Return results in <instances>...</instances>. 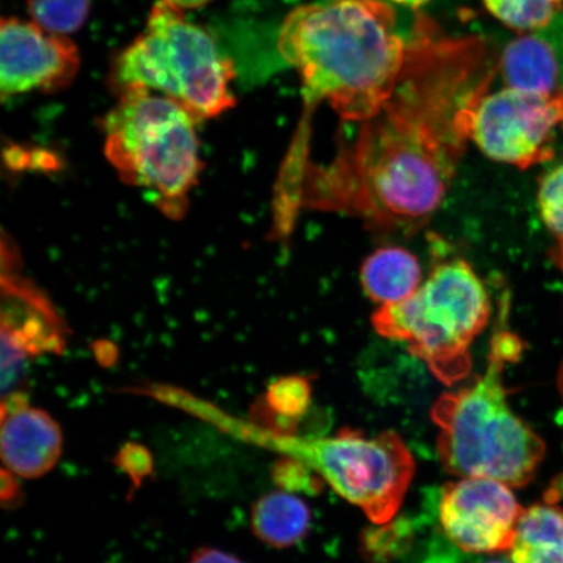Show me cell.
I'll list each match as a JSON object with an SVG mask.
<instances>
[{"label": "cell", "instance_id": "7a4b0ae2", "mask_svg": "<svg viewBox=\"0 0 563 563\" xmlns=\"http://www.w3.org/2000/svg\"><path fill=\"white\" fill-rule=\"evenodd\" d=\"M509 297L499 301L487 367L475 382L443 394L432 408L440 428L439 454L454 476L492 478L525 487L543 461V440L514 413L505 385L506 365L517 363L525 344L508 327Z\"/></svg>", "mask_w": 563, "mask_h": 563}, {"label": "cell", "instance_id": "277c9868", "mask_svg": "<svg viewBox=\"0 0 563 563\" xmlns=\"http://www.w3.org/2000/svg\"><path fill=\"white\" fill-rule=\"evenodd\" d=\"M196 119L179 103L145 89L124 90L104 117V154L131 186L156 196L178 217L201 172Z\"/></svg>", "mask_w": 563, "mask_h": 563}, {"label": "cell", "instance_id": "484cf974", "mask_svg": "<svg viewBox=\"0 0 563 563\" xmlns=\"http://www.w3.org/2000/svg\"><path fill=\"white\" fill-rule=\"evenodd\" d=\"M391 2L408 7V9L419 10L420 7L426 5L429 0H391Z\"/></svg>", "mask_w": 563, "mask_h": 563}, {"label": "cell", "instance_id": "5b68a950", "mask_svg": "<svg viewBox=\"0 0 563 563\" xmlns=\"http://www.w3.org/2000/svg\"><path fill=\"white\" fill-rule=\"evenodd\" d=\"M232 79V63L214 38L164 0L154 4L145 32L115 65V82L123 91H157L179 103L197 122L234 106Z\"/></svg>", "mask_w": 563, "mask_h": 563}, {"label": "cell", "instance_id": "9c48e42d", "mask_svg": "<svg viewBox=\"0 0 563 563\" xmlns=\"http://www.w3.org/2000/svg\"><path fill=\"white\" fill-rule=\"evenodd\" d=\"M523 511L509 485L492 478L466 477L439 495L440 530L467 554L509 552Z\"/></svg>", "mask_w": 563, "mask_h": 563}, {"label": "cell", "instance_id": "83f0119b", "mask_svg": "<svg viewBox=\"0 0 563 563\" xmlns=\"http://www.w3.org/2000/svg\"><path fill=\"white\" fill-rule=\"evenodd\" d=\"M559 385H560L561 396L563 399V363H562V367H561L560 375H559Z\"/></svg>", "mask_w": 563, "mask_h": 563}, {"label": "cell", "instance_id": "ffe728a7", "mask_svg": "<svg viewBox=\"0 0 563 563\" xmlns=\"http://www.w3.org/2000/svg\"><path fill=\"white\" fill-rule=\"evenodd\" d=\"M538 201L541 218L554 239L553 264L563 273V164L541 179Z\"/></svg>", "mask_w": 563, "mask_h": 563}, {"label": "cell", "instance_id": "8992f818", "mask_svg": "<svg viewBox=\"0 0 563 563\" xmlns=\"http://www.w3.org/2000/svg\"><path fill=\"white\" fill-rule=\"evenodd\" d=\"M269 435L286 453L313 470L338 495L361 508L371 522H390L402 505L415 463L396 433L368 438L343 429L334 438L323 439Z\"/></svg>", "mask_w": 563, "mask_h": 563}, {"label": "cell", "instance_id": "9a60e30c", "mask_svg": "<svg viewBox=\"0 0 563 563\" xmlns=\"http://www.w3.org/2000/svg\"><path fill=\"white\" fill-rule=\"evenodd\" d=\"M509 553L511 563H563V509L544 503L525 510Z\"/></svg>", "mask_w": 563, "mask_h": 563}, {"label": "cell", "instance_id": "4fadbf2b", "mask_svg": "<svg viewBox=\"0 0 563 563\" xmlns=\"http://www.w3.org/2000/svg\"><path fill=\"white\" fill-rule=\"evenodd\" d=\"M362 285L367 297L383 306L398 305L421 286V267L417 256L400 246H385L365 260Z\"/></svg>", "mask_w": 563, "mask_h": 563}, {"label": "cell", "instance_id": "7402d4cb", "mask_svg": "<svg viewBox=\"0 0 563 563\" xmlns=\"http://www.w3.org/2000/svg\"><path fill=\"white\" fill-rule=\"evenodd\" d=\"M461 553L440 530L438 537L429 540L421 552L413 555L411 563H462Z\"/></svg>", "mask_w": 563, "mask_h": 563}, {"label": "cell", "instance_id": "d4e9b609", "mask_svg": "<svg viewBox=\"0 0 563 563\" xmlns=\"http://www.w3.org/2000/svg\"><path fill=\"white\" fill-rule=\"evenodd\" d=\"M164 2L170 3L179 10H192L206 5L210 0H164Z\"/></svg>", "mask_w": 563, "mask_h": 563}, {"label": "cell", "instance_id": "f1b7e54d", "mask_svg": "<svg viewBox=\"0 0 563 563\" xmlns=\"http://www.w3.org/2000/svg\"><path fill=\"white\" fill-rule=\"evenodd\" d=\"M482 563H505L503 561H485V562H482Z\"/></svg>", "mask_w": 563, "mask_h": 563}, {"label": "cell", "instance_id": "603a6c76", "mask_svg": "<svg viewBox=\"0 0 563 563\" xmlns=\"http://www.w3.org/2000/svg\"><path fill=\"white\" fill-rule=\"evenodd\" d=\"M187 563H245L235 554L218 548H200L191 554Z\"/></svg>", "mask_w": 563, "mask_h": 563}, {"label": "cell", "instance_id": "e0dca14e", "mask_svg": "<svg viewBox=\"0 0 563 563\" xmlns=\"http://www.w3.org/2000/svg\"><path fill=\"white\" fill-rule=\"evenodd\" d=\"M382 527L368 528L362 537V552L365 559L385 563L407 558L415 548L419 523L402 517L390 520Z\"/></svg>", "mask_w": 563, "mask_h": 563}, {"label": "cell", "instance_id": "2e32d148", "mask_svg": "<svg viewBox=\"0 0 563 563\" xmlns=\"http://www.w3.org/2000/svg\"><path fill=\"white\" fill-rule=\"evenodd\" d=\"M311 404V386L302 377H285L273 383L266 391L256 417L262 418L273 435H292L298 420Z\"/></svg>", "mask_w": 563, "mask_h": 563}, {"label": "cell", "instance_id": "52a82bcc", "mask_svg": "<svg viewBox=\"0 0 563 563\" xmlns=\"http://www.w3.org/2000/svg\"><path fill=\"white\" fill-rule=\"evenodd\" d=\"M560 123L558 97L505 87L489 91L478 102L470 137L490 159L528 168L552 158Z\"/></svg>", "mask_w": 563, "mask_h": 563}, {"label": "cell", "instance_id": "6da1fadb", "mask_svg": "<svg viewBox=\"0 0 563 563\" xmlns=\"http://www.w3.org/2000/svg\"><path fill=\"white\" fill-rule=\"evenodd\" d=\"M278 51L298 70L306 104L327 101L343 121L377 117L406 58L396 13L382 0H321L282 24Z\"/></svg>", "mask_w": 563, "mask_h": 563}, {"label": "cell", "instance_id": "d6986e66", "mask_svg": "<svg viewBox=\"0 0 563 563\" xmlns=\"http://www.w3.org/2000/svg\"><path fill=\"white\" fill-rule=\"evenodd\" d=\"M89 4L90 0H27L34 23L60 35L80 30L88 18Z\"/></svg>", "mask_w": 563, "mask_h": 563}, {"label": "cell", "instance_id": "ba28073f", "mask_svg": "<svg viewBox=\"0 0 563 563\" xmlns=\"http://www.w3.org/2000/svg\"><path fill=\"white\" fill-rule=\"evenodd\" d=\"M16 253L3 256L2 273V390L15 394L33 357L66 346V325L45 294L16 272Z\"/></svg>", "mask_w": 563, "mask_h": 563}, {"label": "cell", "instance_id": "4316f807", "mask_svg": "<svg viewBox=\"0 0 563 563\" xmlns=\"http://www.w3.org/2000/svg\"><path fill=\"white\" fill-rule=\"evenodd\" d=\"M558 100L560 106L561 124L563 126V91L560 96H558Z\"/></svg>", "mask_w": 563, "mask_h": 563}, {"label": "cell", "instance_id": "30bf717a", "mask_svg": "<svg viewBox=\"0 0 563 563\" xmlns=\"http://www.w3.org/2000/svg\"><path fill=\"white\" fill-rule=\"evenodd\" d=\"M79 66V52L65 35L48 32L34 21L15 18L2 21L0 91L3 97L62 89L74 80Z\"/></svg>", "mask_w": 563, "mask_h": 563}, {"label": "cell", "instance_id": "ac0fdd59", "mask_svg": "<svg viewBox=\"0 0 563 563\" xmlns=\"http://www.w3.org/2000/svg\"><path fill=\"white\" fill-rule=\"evenodd\" d=\"M483 3L504 25L525 34L551 24L562 12L563 0H483Z\"/></svg>", "mask_w": 563, "mask_h": 563}, {"label": "cell", "instance_id": "44dd1931", "mask_svg": "<svg viewBox=\"0 0 563 563\" xmlns=\"http://www.w3.org/2000/svg\"><path fill=\"white\" fill-rule=\"evenodd\" d=\"M274 478L286 490H300L313 496L322 489V478L295 457L278 462L274 467Z\"/></svg>", "mask_w": 563, "mask_h": 563}, {"label": "cell", "instance_id": "8fae6325", "mask_svg": "<svg viewBox=\"0 0 563 563\" xmlns=\"http://www.w3.org/2000/svg\"><path fill=\"white\" fill-rule=\"evenodd\" d=\"M62 428L51 413L32 407L21 393L3 397L0 452L7 470L23 478H40L63 454Z\"/></svg>", "mask_w": 563, "mask_h": 563}, {"label": "cell", "instance_id": "7c38bea8", "mask_svg": "<svg viewBox=\"0 0 563 563\" xmlns=\"http://www.w3.org/2000/svg\"><path fill=\"white\" fill-rule=\"evenodd\" d=\"M498 74L505 86L541 97L563 91V12L544 30L525 33L504 48Z\"/></svg>", "mask_w": 563, "mask_h": 563}, {"label": "cell", "instance_id": "3957f363", "mask_svg": "<svg viewBox=\"0 0 563 563\" xmlns=\"http://www.w3.org/2000/svg\"><path fill=\"white\" fill-rule=\"evenodd\" d=\"M490 298L474 267L460 256L439 257L412 297L372 317L379 335L404 342L446 385L468 376L471 344L487 328Z\"/></svg>", "mask_w": 563, "mask_h": 563}, {"label": "cell", "instance_id": "cb8c5ba5", "mask_svg": "<svg viewBox=\"0 0 563 563\" xmlns=\"http://www.w3.org/2000/svg\"><path fill=\"white\" fill-rule=\"evenodd\" d=\"M544 503L555 505L563 501V471L555 476L544 493Z\"/></svg>", "mask_w": 563, "mask_h": 563}, {"label": "cell", "instance_id": "5bb4252c", "mask_svg": "<svg viewBox=\"0 0 563 563\" xmlns=\"http://www.w3.org/2000/svg\"><path fill=\"white\" fill-rule=\"evenodd\" d=\"M311 526L306 503L286 492H272L257 499L251 511L253 534L262 543L284 549L300 543Z\"/></svg>", "mask_w": 563, "mask_h": 563}]
</instances>
